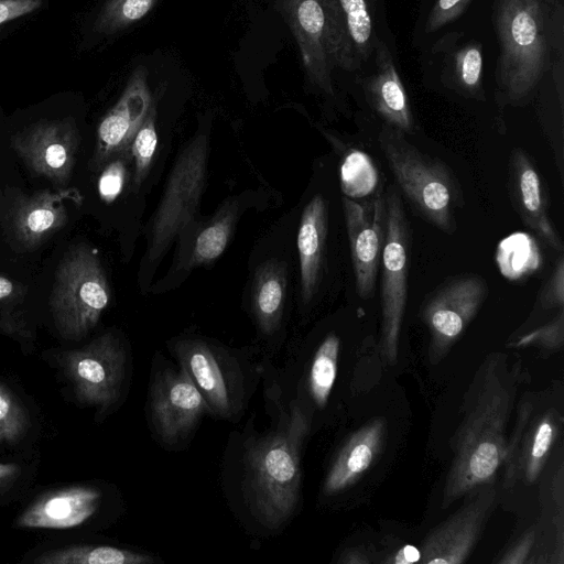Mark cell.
<instances>
[{
  "label": "cell",
  "instance_id": "22",
  "mask_svg": "<svg viewBox=\"0 0 564 564\" xmlns=\"http://www.w3.org/2000/svg\"><path fill=\"white\" fill-rule=\"evenodd\" d=\"M386 422L376 417L354 434L339 448L323 482L326 496L336 495L354 485L381 452Z\"/></svg>",
  "mask_w": 564,
  "mask_h": 564
},
{
  "label": "cell",
  "instance_id": "4",
  "mask_svg": "<svg viewBox=\"0 0 564 564\" xmlns=\"http://www.w3.org/2000/svg\"><path fill=\"white\" fill-rule=\"evenodd\" d=\"M378 143L400 195L419 217L453 235L457 229L455 212L463 205V192L449 166L419 150L405 133L384 124H381Z\"/></svg>",
  "mask_w": 564,
  "mask_h": 564
},
{
  "label": "cell",
  "instance_id": "19",
  "mask_svg": "<svg viewBox=\"0 0 564 564\" xmlns=\"http://www.w3.org/2000/svg\"><path fill=\"white\" fill-rule=\"evenodd\" d=\"M152 106L148 69L137 67L116 105L97 129L94 164L104 165L116 154L130 155L132 141Z\"/></svg>",
  "mask_w": 564,
  "mask_h": 564
},
{
  "label": "cell",
  "instance_id": "41",
  "mask_svg": "<svg viewBox=\"0 0 564 564\" xmlns=\"http://www.w3.org/2000/svg\"><path fill=\"white\" fill-rule=\"evenodd\" d=\"M22 288L11 279L0 275V304L9 303L21 295Z\"/></svg>",
  "mask_w": 564,
  "mask_h": 564
},
{
  "label": "cell",
  "instance_id": "29",
  "mask_svg": "<svg viewBox=\"0 0 564 564\" xmlns=\"http://www.w3.org/2000/svg\"><path fill=\"white\" fill-rule=\"evenodd\" d=\"M40 564H152L150 554L110 545H77L42 554L34 560Z\"/></svg>",
  "mask_w": 564,
  "mask_h": 564
},
{
  "label": "cell",
  "instance_id": "18",
  "mask_svg": "<svg viewBox=\"0 0 564 564\" xmlns=\"http://www.w3.org/2000/svg\"><path fill=\"white\" fill-rule=\"evenodd\" d=\"M330 18L338 70L358 76L369 65L381 39L376 0H324Z\"/></svg>",
  "mask_w": 564,
  "mask_h": 564
},
{
  "label": "cell",
  "instance_id": "9",
  "mask_svg": "<svg viewBox=\"0 0 564 564\" xmlns=\"http://www.w3.org/2000/svg\"><path fill=\"white\" fill-rule=\"evenodd\" d=\"M489 293L487 280L477 273L451 276L423 300L420 317L429 329V359L441 361L462 337Z\"/></svg>",
  "mask_w": 564,
  "mask_h": 564
},
{
  "label": "cell",
  "instance_id": "39",
  "mask_svg": "<svg viewBox=\"0 0 564 564\" xmlns=\"http://www.w3.org/2000/svg\"><path fill=\"white\" fill-rule=\"evenodd\" d=\"M43 6V0H0V30L12 21L29 15Z\"/></svg>",
  "mask_w": 564,
  "mask_h": 564
},
{
  "label": "cell",
  "instance_id": "28",
  "mask_svg": "<svg viewBox=\"0 0 564 564\" xmlns=\"http://www.w3.org/2000/svg\"><path fill=\"white\" fill-rule=\"evenodd\" d=\"M536 113L555 155L561 181L564 178L563 122L564 88L560 87L547 73L533 98Z\"/></svg>",
  "mask_w": 564,
  "mask_h": 564
},
{
  "label": "cell",
  "instance_id": "23",
  "mask_svg": "<svg viewBox=\"0 0 564 564\" xmlns=\"http://www.w3.org/2000/svg\"><path fill=\"white\" fill-rule=\"evenodd\" d=\"M327 229V202L322 194H316L303 209L297 232L301 297L305 304L314 297L321 282Z\"/></svg>",
  "mask_w": 564,
  "mask_h": 564
},
{
  "label": "cell",
  "instance_id": "40",
  "mask_svg": "<svg viewBox=\"0 0 564 564\" xmlns=\"http://www.w3.org/2000/svg\"><path fill=\"white\" fill-rule=\"evenodd\" d=\"M535 536L534 531L525 532L503 556L498 561L501 564H521L527 562L531 552Z\"/></svg>",
  "mask_w": 564,
  "mask_h": 564
},
{
  "label": "cell",
  "instance_id": "26",
  "mask_svg": "<svg viewBox=\"0 0 564 564\" xmlns=\"http://www.w3.org/2000/svg\"><path fill=\"white\" fill-rule=\"evenodd\" d=\"M284 262L269 260L258 267L252 290V310L263 336H273L280 328L286 290Z\"/></svg>",
  "mask_w": 564,
  "mask_h": 564
},
{
  "label": "cell",
  "instance_id": "24",
  "mask_svg": "<svg viewBox=\"0 0 564 564\" xmlns=\"http://www.w3.org/2000/svg\"><path fill=\"white\" fill-rule=\"evenodd\" d=\"M340 351V339L335 333L327 334L315 348L296 383L295 402L307 416L312 409L323 410L334 389Z\"/></svg>",
  "mask_w": 564,
  "mask_h": 564
},
{
  "label": "cell",
  "instance_id": "5",
  "mask_svg": "<svg viewBox=\"0 0 564 564\" xmlns=\"http://www.w3.org/2000/svg\"><path fill=\"white\" fill-rule=\"evenodd\" d=\"M169 347L200 392L209 414L234 421L243 413L252 380L242 358L199 337L178 338Z\"/></svg>",
  "mask_w": 564,
  "mask_h": 564
},
{
  "label": "cell",
  "instance_id": "6",
  "mask_svg": "<svg viewBox=\"0 0 564 564\" xmlns=\"http://www.w3.org/2000/svg\"><path fill=\"white\" fill-rule=\"evenodd\" d=\"M51 296L56 327L77 339L95 327L108 306L110 289L97 254L87 246L72 249L59 263Z\"/></svg>",
  "mask_w": 564,
  "mask_h": 564
},
{
  "label": "cell",
  "instance_id": "27",
  "mask_svg": "<svg viewBox=\"0 0 564 564\" xmlns=\"http://www.w3.org/2000/svg\"><path fill=\"white\" fill-rule=\"evenodd\" d=\"M560 431L558 415L553 410L529 423L520 446L517 480L534 482L556 442Z\"/></svg>",
  "mask_w": 564,
  "mask_h": 564
},
{
  "label": "cell",
  "instance_id": "3",
  "mask_svg": "<svg viewBox=\"0 0 564 564\" xmlns=\"http://www.w3.org/2000/svg\"><path fill=\"white\" fill-rule=\"evenodd\" d=\"M554 7L546 0L492 2L491 20L498 41L495 102L502 126L506 108L529 105L550 70V17Z\"/></svg>",
  "mask_w": 564,
  "mask_h": 564
},
{
  "label": "cell",
  "instance_id": "31",
  "mask_svg": "<svg viewBox=\"0 0 564 564\" xmlns=\"http://www.w3.org/2000/svg\"><path fill=\"white\" fill-rule=\"evenodd\" d=\"M159 0H107L101 7L94 30L112 35L144 18Z\"/></svg>",
  "mask_w": 564,
  "mask_h": 564
},
{
  "label": "cell",
  "instance_id": "21",
  "mask_svg": "<svg viewBox=\"0 0 564 564\" xmlns=\"http://www.w3.org/2000/svg\"><path fill=\"white\" fill-rule=\"evenodd\" d=\"M101 494L88 486H73L39 497L17 519L21 528L69 529L88 520L98 509Z\"/></svg>",
  "mask_w": 564,
  "mask_h": 564
},
{
  "label": "cell",
  "instance_id": "36",
  "mask_svg": "<svg viewBox=\"0 0 564 564\" xmlns=\"http://www.w3.org/2000/svg\"><path fill=\"white\" fill-rule=\"evenodd\" d=\"M471 0H433L422 28L423 35H433L456 21Z\"/></svg>",
  "mask_w": 564,
  "mask_h": 564
},
{
  "label": "cell",
  "instance_id": "44",
  "mask_svg": "<svg viewBox=\"0 0 564 564\" xmlns=\"http://www.w3.org/2000/svg\"><path fill=\"white\" fill-rule=\"evenodd\" d=\"M20 471V468L15 464H2L0 463V484L7 482L14 478Z\"/></svg>",
  "mask_w": 564,
  "mask_h": 564
},
{
  "label": "cell",
  "instance_id": "8",
  "mask_svg": "<svg viewBox=\"0 0 564 564\" xmlns=\"http://www.w3.org/2000/svg\"><path fill=\"white\" fill-rule=\"evenodd\" d=\"M208 141L192 139L180 152L170 172L151 224L148 260L156 261L197 212L206 181Z\"/></svg>",
  "mask_w": 564,
  "mask_h": 564
},
{
  "label": "cell",
  "instance_id": "20",
  "mask_svg": "<svg viewBox=\"0 0 564 564\" xmlns=\"http://www.w3.org/2000/svg\"><path fill=\"white\" fill-rule=\"evenodd\" d=\"M508 192L511 205L524 226L562 253L564 247L550 217L545 183L531 156L521 148H514L509 154Z\"/></svg>",
  "mask_w": 564,
  "mask_h": 564
},
{
  "label": "cell",
  "instance_id": "43",
  "mask_svg": "<svg viewBox=\"0 0 564 564\" xmlns=\"http://www.w3.org/2000/svg\"><path fill=\"white\" fill-rule=\"evenodd\" d=\"M420 560V551L411 546H406L393 555L392 558L388 560L391 563H412Z\"/></svg>",
  "mask_w": 564,
  "mask_h": 564
},
{
  "label": "cell",
  "instance_id": "38",
  "mask_svg": "<svg viewBox=\"0 0 564 564\" xmlns=\"http://www.w3.org/2000/svg\"><path fill=\"white\" fill-rule=\"evenodd\" d=\"M127 176L126 163L121 159L111 161L101 172L98 181V193L106 203L113 202L122 192Z\"/></svg>",
  "mask_w": 564,
  "mask_h": 564
},
{
  "label": "cell",
  "instance_id": "16",
  "mask_svg": "<svg viewBox=\"0 0 564 564\" xmlns=\"http://www.w3.org/2000/svg\"><path fill=\"white\" fill-rule=\"evenodd\" d=\"M356 83L372 113L381 123L414 134L415 117L394 52L384 39L375 47L371 61Z\"/></svg>",
  "mask_w": 564,
  "mask_h": 564
},
{
  "label": "cell",
  "instance_id": "14",
  "mask_svg": "<svg viewBox=\"0 0 564 564\" xmlns=\"http://www.w3.org/2000/svg\"><path fill=\"white\" fill-rule=\"evenodd\" d=\"M356 291L360 299L373 296L386 239L384 192L361 202L341 198Z\"/></svg>",
  "mask_w": 564,
  "mask_h": 564
},
{
  "label": "cell",
  "instance_id": "2",
  "mask_svg": "<svg viewBox=\"0 0 564 564\" xmlns=\"http://www.w3.org/2000/svg\"><path fill=\"white\" fill-rule=\"evenodd\" d=\"M312 430L301 408L289 400L278 422L245 445L242 492L254 518L278 529L294 514L301 495V454Z\"/></svg>",
  "mask_w": 564,
  "mask_h": 564
},
{
  "label": "cell",
  "instance_id": "10",
  "mask_svg": "<svg viewBox=\"0 0 564 564\" xmlns=\"http://www.w3.org/2000/svg\"><path fill=\"white\" fill-rule=\"evenodd\" d=\"M297 43L311 87L327 100L336 99L338 70L334 31L324 0H275Z\"/></svg>",
  "mask_w": 564,
  "mask_h": 564
},
{
  "label": "cell",
  "instance_id": "15",
  "mask_svg": "<svg viewBox=\"0 0 564 564\" xmlns=\"http://www.w3.org/2000/svg\"><path fill=\"white\" fill-rule=\"evenodd\" d=\"M494 484L479 486L468 500L424 539L420 562L425 564H462L466 562L496 502Z\"/></svg>",
  "mask_w": 564,
  "mask_h": 564
},
{
  "label": "cell",
  "instance_id": "42",
  "mask_svg": "<svg viewBox=\"0 0 564 564\" xmlns=\"http://www.w3.org/2000/svg\"><path fill=\"white\" fill-rule=\"evenodd\" d=\"M370 560L364 549H348L340 555L338 563L355 564V563H369Z\"/></svg>",
  "mask_w": 564,
  "mask_h": 564
},
{
  "label": "cell",
  "instance_id": "25",
  "mask_svg": "<svg viewBox=\"0 0 564 564\" xmlns=\"http://www.w3.org/2000/svg\"><path fill=\"white\" fill-rule=\"evenodd\" d=\"M66 220L67 214L61 196L43 191L19 204L12 224L17 239L33 248L64 227Z\"/></svg>",
  "mask_w": 564,
  "mask_h": 564
},
{
  "label": "cell",
  "instance_id": "17",
  "mask_svg": "<svg viewBox=\"0 0 564 564\" xmlns=\"http://www.w3.org/2000/svg\"><path fill=\"white\" fill-rule=\"evenodd\" d=\"M78 137L70 117L41 120L18 132L12 145L32 172L63 185L74 169Z\"/></svg>",
  "mask_w": 564,
  "mask_h": 564
},
{
  "label": "cell",
  "instance_id": "12",
  "mask_svg": "<svg viewBox=\"0 0 564 564\" xmlns=\"http://www.w3.org/2000/svg\"><path fill=\"white\" fill-rule=\"evenodd\" d=\"M64 366L80 401L107 409L120 399L127 352L113 334H104L89 345L68 351Z\"/></svg>",
  "mask_w": 564,
  "mask_h": 564
},
{
  "label": "cell",
  "instance_id": "34",
  "mask_svg": "<svg viewBox=\"0 0 564 564\" xmlns=\"http://www.w3.org/2000/svg\"><path fill=\"white\" fill-rule=\"evenodd\" d=\"M564 341V308L555 312L554 316L540 327L522 335L509 344L510 347L538 346L556 350Z\"/></svg>",
  "mask_w": 564,
  "mask_h": 564
},
{
  "label": "cell",
  "instance_id": "30",
  "mask_svg": "<svg viewBox=\"0 0 564 564\" xmlns=\"http://www.w3.org/2000/svg\"><path fill=\"white\" fill-rule=\"evenodd\" d=\"M237 218V204L226 203L197 236L189 259L191 267L216 260L226 249Z\"/></svg>",
  "mask_w": 564,
  "mask_h": 564
},
{
  "label": "cell",
  "instance_id": "13",
  "mask_svg": "<svg viewBox=\"0 0 564 564\" xmlns=\"http://www.w3.org/2000/svg\"><path fill=\"white\" fill-rule=\"evenodd\" d=\"M208 408L188 375L165 368L151 379L149 417L156 436L173 445L186 440Z\"/></svg>",
  "mask_w": 564,
  "mask_h": 564
},
{
  "label": "cell",
  "instance_id": "33",
  "mask_svg": "<svg viewBox=\"0 0 564 564\" xmlns=\"http://www.w3.org/2000/svg\"><path fill=\"white\" fill-rule=\"evenodd\" d=\"M26 415L17 398L0 383V443L15 442L24 433Z\"/></svg>",
  "mask_w": 564,
  "mask_h": 564
},
{
  "label": "cell",
  "instance_id": "37",
  "mask_svg": "<svg viewBox=\"0 0 564 564\" xmlns=\"http://www.w3.org/2000/svg\"><path fill=\"white\" fill-rule=\"evenodd\" d=\"M535 307L544 311L564 308V257L562 253L538 293Z\"/></svg>",
  "mask_w": 564,
  "mask_h": 564
},
{
  "label": "cell",
  "instance_id": "1",
  "mask_svg": "<svg viewBox=\"0 0 564 564\" xmlns=\"http://www.w3.org/2000/svg\"><path fill=\"white\" fill-rule=\"evenodd\" d=\"M517 394L507 356L489 354L465 394L463 417L452 438L453 460L444 484L442 507L494 484L503 464L507 425Z\"/></svg>",
  "mask_w": 564,
  "mask_h": 564
},
{
  "label": "cell",
  "instance_id": "11",
  "mask_svg": "<svg viewBox=\"0 0 564 564\" xmlns=\"http://www.w3.org/2000/svg\"><path fill=\"white\" fill-rule=\"evenodd\" d=\"M425 87L468 100L484 101V47L464 32L436 37L422 53Z\"/></svg>",
  "mask_w": 564,
  "mask_h": 564
},
{
  "label": "cell",
  "instance_id": "7",
  "mask_svg": "<svg viewBox=\"0 0 564 564\" xmlns=\"http://www.w3.org/2000/svg\"><path fill=\"white\" fill-rule=\"evenodd\" d=\"M386 239L380 262V346L387 361L398 357L399 340L408 302L412 229L401 195L391 184L384 191Z\"/></svg>",
  "mask_w": 564,
  "mask_h": 564
},
{
  "label": "cell",
  "instance_id": "35",
  "mask_svg": "<svg viewBox=\"0 0 564 564\" xmlns=\"http://www.w3.org/2000/svg\"><path fill=\"white\" fill-rule=\"evenodd\" d=\"M533 405L523 401L518 406L516 424L510 441H507L506 455L502 466L505 467V484L512 486L517 481V465L521 442L524 432L531 421Z\"/></svg>",
  "mask_w": 564,
  "mask_h": 564
},
{
  "label": "cell",
  "instance_id": "32",
  "mask_svg": "<svg viewBox=\"0 0 564 564\" xmlns=\"http://www.w3.org/2000/svg\"><path fill=\"white\" fill-rule=\"evenodd\" d=\"M155 117V106L152 104L130 148V156L134 160L133 191H137L144 182L156 150Z\"/></svg>",
  "mask_w": 564,
  "mask_h": 564
}]
</instances>
